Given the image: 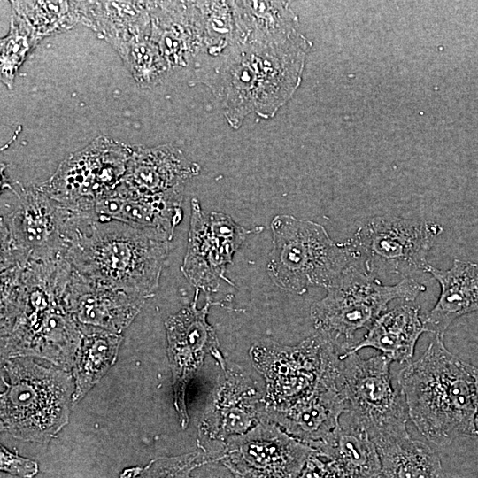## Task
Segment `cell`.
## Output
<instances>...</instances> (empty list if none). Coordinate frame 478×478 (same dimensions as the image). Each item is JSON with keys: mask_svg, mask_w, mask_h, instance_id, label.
<instances>
[{"mask_svg": "<svg viewBox=\"0 0 478 478\" xmlns=\"http://www.w3.org/2000/svg\"><path fill=\"white\" fill-rule=\"evenodd\" d=\"M408 415L430 443L445 446L460 436H476L474 381L471 365L435 336L422 356L397 375Z\"/></svg>", "mask_w": 478, "mask_h": 478, "instance_id": "cell-4", "label": "cell"}, {"mask_svg": "<svg viewBox=\"0 0 478 478\" xmlns=\"http://www.w3.org/2000/svg\"><path fill=\"white\" fill-rule=\"evenodd\" d=\"M325 289L326 296L311 306V320L316 332L347 353L356 345L355 333L361 328L368 330L389 302H413L426 287L412 277L384 285L379 278L351 265Z\"/></svg>", "mask_w": 478, "mask_h": 478, "instance_id": "cell-8", "label": "cell"}, {"mask_svg": "<svg viewBox=\"0 0 478 478\" xmlns=\"http://www.w3.org/2000/svg\"><path fill=\"white\" fill-rule=\"evenodd\" d=\"M17 197L1 213V268L66 258L79 229L96 215L72 211L41 189Z\"/></svg>", "mask_w": 478, "mask_h": 478, "instance_id": "cell-7", "label": "cell"}, {"mask_svg": "<svg viewBox=\"0 0 478 478\" xmlns=\"http://www.w3.org/2000/svg\"><path fill=\"white\" fill-rule=\"evenodd\" d=\"M342 354L330 339L319 332L293 346L271 339L255 342L250 357L264 381V408L284 406L307 396Z\"/></svg>", "mask_w": 478, "mask_h": 478, "instance_id": "cell-11", "label": "cell"}, {"mask_svg": "<svg viewBox=\"0 0 478 478\" xmlns=\"http://www.w3.org/2000/svg\"><path fill=\"white\" fill-rule=\"evenodd\" d=\"M130 157L114 145L91 146L63 162L40 189L72 211L95 213L96 204L122 182Z\"/></svg>", "mask_w": 478, "mask_h": 478, "instance_id": "cell-14", "label": "cell"}, {"mask_svg": "<svg viewBox=\"0 0 478 478\" xmlns=\"http://www.w3.org/2000/svg\"><path fill=\"white\" fill-rule=\"evenodd\" d=\"M297 478H353L337 461L315 451L306 461Z\"/></svg>", "mask_w": 478, "mask_h": 478, "instance_id": "cell-27", "label": "cell"}, {"mask_svg": "<svg viewBox=\"0 0 478 478\" xmlns=\"http://www.w3.org/2000/svg\"><path fill=\"white\" fill-rule=\"evenodd\" d=\"M182 190L140 195L120 185L96 204L94 212L133 227L162 231L173 239L182 219Z\"/></svg>", "mask_w": 478, "mask_h": 478, "instance_id": "cell-19", "label": "cell"}, {"mask_svg": "<svg viewBox=\"0 0 478 478\" xmlns=\"http://www.w3.org/2000/svg\"><path fill=\"white\" fill-rule=\"evenodd\" d=\"M64 299L67 311L83 335L120 334L132 322L146 300L96 283L73 268Z\"/></svg>", "mask_w": 478, "mask_h": 478, "instance_id": "cell-18", "label": "cell"}, {"mask_svg": "<svg viewBox=\"0 0 478 478\" xmlns=\"http://www.w3.org/2000/svg\"><path fill=\"white\" fill-rule=\"evenodd\" d=\"M212 356L220 371L198 424L197 442L204 454L219 459L230 438L247 433L262 420L265 386L220 351Z\"/></svg>", "mask_w": 478, "mask_h": 478, "instance_id": "cell-12", "label": "cell"}, {"mask_svg": "<svg viewBox=\"0 0 478 478\" xmlns=\"http://www.w3.org/2000/svg\"><path fill=\"white\" fill-rule=\"evenodd\" d=\"M271 230L266 272L285 291L303 295L312 286L326 289L347 267L355 266L347 242L335 243L317 222L281 214L272 220Z\"/></svg>", "mask_w": 478, "mask_h": 478, "instance_id": "cell-6", "label": "cell"}, {"mask_svg": "<svg viewBox=\"0 0 478 478\" xmlns=\"http://www.w3.org/2000/svg\"><path fill=\"white\" fill-rule=\"evenodd\" d=\"M1 427L13 437L45 443L67 423L75 382L66 370L44 366L31 357L4 361Z\"/></svg>", "mask_w": 478, "mask_h": 478, "instance_id": "cell-5", "label": "cell"}, {"mask_svg": "<svg viewBox=\"0 0 478 478\" xmlns=\"http://www.w3.org/2000/svg\"><path fill=\"white\" fill-rule=\"evenodd\" d=\"M199 291L196 289L191 303L171 315L165 323L173 404L182 428L189 422L185 404L187 386L202 367L206 355L219 351L216 332L207 321L213 303L207 297L204 306L197 308Z\"/></svg>", "mask_w": 478, "mask_h": 478, "instance_id": "cell-16", "label": "cell"}, {"mask_svg": "<svg viewBox=\"0 0 478 478\" xmlns=\"http://www.w3.org/2000/svg\"><path fill=\"white\" fill-rule=\"evenodd\" d=\"M471 371L474 381V401H475V413H474V429L475 435L478 436V366L471 365Z\"/></svg>", "mask_w": 478, "mask_h": 478, "instance_id": "cell-29", "label": "cell"}, {"mask_svg": "<svg viewBox=\"0 0 478 478\" xmlns=\"http://www.w3.org/2000/svg\"><path fill=\"white\" fill-rule=\"evenodd\" d=\"M238 27L243 38L234 40L217 70L225 115L234 127L252 112L263 118L274 116L289 99L300 82L308 48V42L294 27L278 31Z\"/></svg>", "mask_w": 478, "mask_h": 478, "instance_id": "cell-2", "label": "cell"}, {"mask_svg": "<svg viewBox=\"0 0 478 478\" xmlns=\"http://www.w3.org/2000/svg\"><path fill=\"white\" fill-rule=\"evenodd\" d=\"M340 374L347 413L374 441L410 436L404 394L390 374L392 361L383 354L362 358L357 352L341 356Z\"/></svg>", "mask_w": 478, "mask_h": 478, "instance_id": "cell-10", "label": "cell"}, {"mask_svg": "<svg viewBox=\"0 0 478 478\" xmlns=\"http://www.w3.org/2000/svg\"><path fill=\"white\" fill-rule=\"evenodd\" d=\"M425 331L424 315L413 302L405 301L382 313L352 350L374 348L392 362H409L414 354L416 343Z\"/></svg>", "mask_w": 478, "mask_h": 478, "instance_id": "cell-22", "label": "cell"}, {"mask_svg": "<svg viewBox=\"0 0 478 478\" xmlns=\"http://www.w3.org/2000/svg\"><path fill=\"white\" fill-rule=\"evenodd\" d=\"M236 478H262L251 473H233Z\"/></svg>", "mask_w": 478, "mask_h": 478, "instance_id": "cell-30", "label": "cell"}, {"mask_svg": "<svg viewBox=\"0 0 478 478\" xmlns=\"http://www.w3.org/2000/svg\"><path fill=\"white\" fill-rule=\"evenodd\" d=\"M425 272L430 274L441 288L436 305L424 315L425 331L443 338L457 318L478 311V262L454 259L452 266L447 270L428 264Z\"/></svg>", "mask_w": 478, "mask_h": 478, "instance_id": "cell-20", "label": "cell"}, {"mask_svg": "<svg viewBox=\"0 0 478 478\" xmlns=\"http://www.w3.org/2000/svg\"><path fill=\"white\" fill-rule=\"evenodd\" d=\"M198 171V166L173 149L151 150L130 157L120 185L140 195L162 194L183 189L184 182Z\"/></svg>", "mask_w": 478, "mask_h": 478, "instance_id": "cell-21", "label": "cell"}, {"mask_svg": "<svg viewBox=\"0 0 478 478\" xmlns=\"http://www.w3.org/2000/svg\"><path fill=\"white\" fill-rule=\"evenodd\" d=\"M72 266L66 258L1 268V358L36 357L65 370L73 366L83 334L64 294Z\"/></svg>", "mask_w": 478, "mask_h": 478, "instance_id": "cell-1", "label": "cell"}, {"mask_svg": "<svg viewBox=\"0 0 478 478\" xmlns=\"http://www.w3.org/2000/svg\"><path fill=\"white\" fill-rule=\"evenodd\" d=\"M316 451L274 423L261 420L247 433L230 438L219 460L232 473L262 478H297Z\"/></svg>", "mask_w": 478, "mask_h": 478, "instance_id": "cell-15", "label": "cell"}, {"mask_svg": "<svg viewBox=\"0 0 478 478\" xmlns=\"http://www.w3.org/2000/svg\"><path fill=\"white\" fill-rule=\"evenodd\" d=\"M262 227L247 229L220 212H204L197 198L191 200L187 251L181 267L186 279L207 297L216 292L221 281L232 284L225 274L233 256L248 235Z\"/></svg>", "mask_w": 478, "mask_h": 478, "instance_id": "cell-13", "label": "cell"}, {"mask_svg": "<svg viewBox=\"0 0 478 478\" xmlns=\"http://www.w3.org/2000/svg\"><path fill=\"white\" fill-rule=\"evenodd\" d=\"M201 474L192 478H236V476L219 459H212L201 466Z\"/></svg>", "mask_w": 478, "mask_h": 478, "instance_id": "cell-28", "label": "cell"}, {"mask_svg": "<svg viewBox=\"0 0 478 478\" xmlns=\"http://www.w3.org/2000/svg\"><path fill=\"white\" fill-rule=\"evenodd\" d=\"M374 443L386 478H444L439 457L427 443L411 436Z\"/></svg>", "mask_w": 478, "mask_h": 478, "instance_id": "cell-24", "label": "cell"}, {"mask_svg": "<svg viewBox=\"0 0 478 478\" xmlns=\"http://www.w3.org/2000/svg\"><path fill=\"white\" fill-rule=\"evenodd\" d=\"M122 342L120 334L83 335L73 363L75 392L73 405L81 400L116 361Z\"/></svg>", "mask_w": 478, "mask_h": 478, "instance_id": "cell-25", "label": "cell"}, {"mask_svg": "<svg viewBox=\"0 0 478 478\" xmlns=\"http://www.w3.org/2000/svg\"><path fill=\"white\" fill-rule=\"evenodd\" d=\"M212 459L200 452L159 458L152 460L143 470H139L134 478H192L194 469Z\"/></svg>", "mask_w": 478, "mask_h": 478, "instance_id": "cell-26", "label": "cell"}, {"mask_svg": "<svg viewBox=\"0 0 478 478\" xmlns=\"http://www.w3.org/2000/svg\"><path fill=\"white\" fill-rule=\"evenodd\" d=\"M172 238L96 214L76 234L66 258L85 278L147 299L158 287Z\"/></svg>", "mask_w": 478, "mask_h": 478, "instance_id": "cell-3", "label": "cell"}, {"mask_svg": "<svg viewBox=\"0 0 478 478\" xmlns=\"http://www.w3.org/2000/svg\"><path fill=\"white\" fill-rule=\"evenodd\" d=\"M443 231L432 220L375 216L361 222L346 242L357 267L375 277L394 274L404 279L425 272L428 252Z\"/></svg>", "mask_w": 478, "mask_h": 478, "instance_id": "cell-9", "label": "cell"}, {"mask_svg": "<svg viewBox=\"0 0 478 478\" xmlns=\"http://www.w3.org/2000/svg\"><path fill=\"white\" fill-rule=\"evenodd\" d=\"M340 358L323 374L314 389L287 405L264 408L262 420L271 421L283 431L314 448L339 425L349 404L340 374Z\"/></svg>", "mask_w": 478, "mask_h": 478, "instance_id": "cell-17", "label": "cell"}, {"mask_svg": "<svg viewBox=\"0 0 478 478\" xmlns=\"http://www.w3.org/2000/svg\"><path fill=\"white\" fill-rule=\"evenodd\" d=\"M346 420L320 444L316 451L342 465L353 478H386L377 448L366 430L347 412Z\"/></svg>", "mask_w": 478, "mask_h": 478, "instance_id": "cell-23", "label": "cell"}]
</instances>
